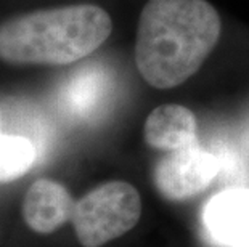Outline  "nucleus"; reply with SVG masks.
<instances>
[{"mask_svg":"<svg viewBox=\"0 0 249 247\" xmlns=\"http://www.w3.org/2000/svg\"><path fill=\"white\" fill-rule=\"evenodd\" d=\"M76 201L61 183L40 178L29 186L23 201V217L31 230L50 234L71 220Z\"/></svg>","mask_w":249,"mask_h":247,"instance_id":"423d86ee","label":"nucleus"},{"mask_svg":"<svg viewBox=\"0 0 249 247\" xmlns=\"http://www.w3.org/2000/svg\"><path fill=\"white\" fill-rule=\"evenodd\" d=\"M203 223L220 246L249 247V188L214 194L203 209Z\"/></svg>","mask_w":249,"mask_h":247,"instance_id":"39448f33","label":"nucleus"},{"mask_svg":"<svg viewBox=\"0 0 249 247\" xmlns=\"http://www.w3.org/2000/svg\"><path fill=\"white\" fill-rule=\"evenodd\" d=\"M219 12L208 0H148L137 26L135 66L167 90L195 76L220 39Z\"/></svg>","mask_w":249,"mask_h":247,"instance_id":"f257e3e1","label":"nucleus"},{"mask_svg":"<svg viewBox=\"0 0 249 247\" xmlns=\"http://www.w3.org/2000/svg\"><path fill=\"white\" fill-rule=\"evenodd\" d=\"M142 198L130 183L113 180L81 198L71 217L77 241L84 247H102L121 238L139 223Z\"/></svg>","mask_w":249,"mask_h":247,"instance_id":"7ed1b4c3","label":"nucleus"},{"mask_svg":"<svg viewBox=\"0 0 249 247\" xmlns=\"http://www.w3.org/2000/svg\"><path fill=\"white\" fill-rule=\"evenodd\" d=\"M108 76L98 66L79 69L61 90V104L74 115H90L107 93Z\"/></svg>","mask_w":249,"mask_h":247,"instance_id":"6e6552de","label":"nucleus"},{"mask_svg":"<svg viewBox=\"0 0 249 247\" xmlns=\"http://www.w3.org/2000/svg\"><path fill=\"white\" fill-rule=\"evenodd\" d=\"M143 138L153 149L171 152L198 141V120L192 109L182 104H161L150 113L143 127Z\"/></svg>","mask_w":249,"mask_h":247,"instance_id":"0eeeda50","label":"nucleus"},{"mask_svg":"<svg viewBox=\"0 0 249 247\" xmlns=\"http://www.w3.org/2000/svg\"><path fill=\"white\" fill-rule=\"evenodd\" d=\"M219 170L217 157L196 143L166 152L156 162L153 181L164 199L180 202L208 190Z\"/></svg>","mask_w":249,"mask_h":247,"instance_id":"20e7f679","label":"nucleus"},{"mask_svg":"<svg viewBox=\"0 0 249 247\" xmlns=\"http://www.w3.org/2000/svg\"><path fill=\"white\" fill-rule=\"evenodd\" d=\"M111 31L109 13L98 5L36 10L0 24V60L33 66L71 65L103 45Z\"/></svg>","mask_w":249,"mask_h":247,"instance_id":"f03ea898","label":"nucleus"},{"mask_svg":"<svg viewBox=\"0 0 249 247\" xmlns=\"http://www.w3.org/2000/svg\"><path fill=\"white\" fill-rule=\"evenodd\" d=\"M2 127V117H0ZM37 157L33 141L21 135L3 133L0 129V183H8L31 170Z\"/></svg>","mask_w":249,"mask_h":247,"instance_id":"1a4fd4ad","label":"nucleus"}]
</instances>
